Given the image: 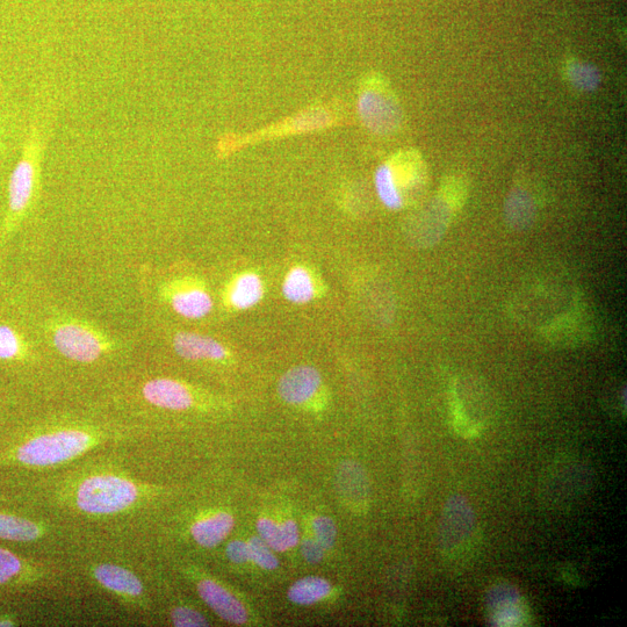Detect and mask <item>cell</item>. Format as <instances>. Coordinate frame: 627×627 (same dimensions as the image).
<instances>
[{
    "instance_id": "cell-1",
    "label": "cell",
    "mask_w": 627,
    "mask_h": 627,
    "mask_svg": "<svg viewBox=\"0 0 627 627\" xmlns=\"http://www.w3.org/2000/svg\"><path fill=\"white\" fill-rule=\"evenodd\" d=\"M146 464L140 443L93 452L36 484L34 502L82 539L142 542L170 495L143 475Z\"/></svg>"
},
{
    "instance_id": "cell-2",
    "label": "cell",
    "mask_w": 627,
    "mask_h": 627,
    "mask_svg": "<svg viewBox=\"0 0 627 627\" xmlns=\"http://www.w3.org/2000/svg\"><path fill=\"white\" fill-rule=\"evenodd\" d=\"M72 576L79 573L135 614L146 616L153 608L147 582L129 562L100 550L96 540L84 538L66 556Z\"/></svg>"
},
{
    "instance_id": "cell-3",
    "label": "cell",
    "mask_w": 627,
    "mask_h": 627,
    "mask_svg": "<svg viewBox=\"0 0 627 627\" xmlns=\"http://www.w3.org/2000/svg\"><path fill=\"white\" fill-rule=\"evenodd\" d=\"M49 336L63 358L81 365L97 364L118 350L112 337L88 322L61 317L53 320Z\"/></svg>"
},
{
    "instance_id": "cell-4",
    "label": "cell",
    "mask_w": 627,
    "mask_h": 627,
    "mask_svg": "<svg viewBox=\"0 0 627 627\" xmlns=\"http://www.w3.org/2000/svg\"><path fill=\"white\" fill-rule=\"evenodd\" d=\"M72 576L66 557L27 559L0 547V589L55 588Z\"/></svg>"
},
{
    "instance_id": "cell-5",
    "label": "cell",
    "mask_w": 627,
    "mask_h": 627,
    "mask_svg": "<svg viewBox=\"0 0 627 627\" xmlns=\"http://www.w3.org/2000/svg\"><path fill=\"white\" fill-rule=\"evenodd\" d=\"M357 111L363 125L377 135H389L398 131L402 122L398 100L391 92L379 86H370L360 92Z\"/></svg>"
},
{
    "instance_id": "cell-6",
    "label": "cell",
    "mask_w": 627,
    "mask_h": 627,
    "mask_svg": "<svg viewBox=\"0 0 627 627\" xmlns=\"http://www.w3.org/2000/svg\"><path fill=\"white\" fill-rule=\"evenodd\" d=\"M39 169L32 151H26L18 162L10 180L9 212H7L2 230V241L17 228L30 208L36 186H38Z\"/></svg>"
},
{
    "instance_id": "cell-7",
    "label": "cell",
    "mask_w": 627,
    "mask_h": 627,
    "mask_svg": "<svg viewBox=\"0 0 627 627\" xmlns=\"http://www.w3.org/2000/svg\"><path fill=\"white\" fill-rule=\"evenodd\" d=\"M477 522L470 504L454 496L446 504L442 520V544L446 556H457L472 544Z\"/></svg>"
},
{
    "instance_id": "cell-8",
    "label": "cell",
    "mask_w": 627,
    "mask_h": 627,
    "mask_svg": "<svg viewBox=\"0 0 627 627\" xmlns=\"http://www.w3.org/2000/svg\"><path fill=\"white\" fill-rule=\"evenodd\" d=\"M163 295L172 309L185 319H203L212 312L213 300L203 286L176 281L164 286Z\"/></svg>"
},
{
    "instance_id": "cell-9",
    "label": "cell",
    "mask_w": 627,
    "mask_h": 627,
    "mask_svg": "<svg viewBox=\"0 0 627 627\" xmlns=\"http://www.w3.org/2000/svg\"><path fill=\"white\" fill-rule=\"evenodd\" d=\"M196 589L201 600L223 621L236 625L247 622V609L220 582L201 575L196 582Z\"/></svg>"
},
{
    "instance_id": "cell-10",
    "label": "cell",
    "mask_w": 627,
    "mask_h": 627,
    "mask_svg": "<svg viewBox=\"0 0 627 627\" xmlns=\"http://www.w3.org/2000/svg\"><path fill=\"white\" fill-rule=\"evenodd\" d=\"M234 517L225 510L206 511L189 525V535L200 549L213 550L228 538L234 529Z\"/></svg>"
},
{
    "instance_id": "cell-11",
    "label": "cell",
    "mask_w": 627,
    "mask_h": 627,
    "mask_svg": "<svg viewBox=\"0 0 627 627\" xmlns=\"http://www.w3.org/2000/svg\"><path fill=\"white\" fill-rule=\"evenodd\" d=\"M321 385L319 371L312 366H297L286 372L279 383L281 399L291 405L311 400Z\"/></svg>"
},
{
    "instance_id": "cell-12",
    "label": "cell",
    "mask_w": 627,
    "mask_h": 627,
    "mask_svg": "<svg viewBox=\"0 0 627 627\" xmlns=\"http://www.w3.org/2000/svg\"><path fill=\"white\" fill-rule=\"evenodd\" d=\"M172 345L180 358L190 362H221L228 357L227 349L219 341L185 331L174 337Z\"/></svg>"
},
{
    "instance_id": "cell-13",
    "label": "cell",
    "mask_w": 627,
    "mask_h": 627,
    "mask_svg": "<svg viewBox=\"0 0 627 627\" xmlns=\"http://www.w3.org/2000/svg\"><path fill=\"white\" fill-rule=\"evenodd\" d=\"M521 597L513 588L499 587L489 596V608L499 625H517L523 621Z\"/></svg>"
},
{
    "instance_id": "cell-14",
    "label": "cell",
    "mask_w": 627,
    "mask_h": 627,
    "mask_svg": "<svg viewBox=\"0 0 627 627\" xmlns=\"http://www.w3.org/2000/svg\"><path fill=\"white\" fill-rule=\"evenodd\" d=\"M257 529L259 537L277 552L290 550L299 542V528L294 521L277 524L269 518H262L257 523Z\"/></svg>"
},
{
    "instance_id": "cell-15",
    "label": "cell",
    "mask_w": 627,
    "mask_h": 627,
    "mask_svg": "<svg viewBox=\"0 0 627 627\" xmlns=\"http://www.w3.org/2000/svg\"><path fill=\"white\" fill-rule=\"evenodd\" d=\"M264 288L261 278L254 273H244L230 288L229 301L237 309H249L262 300Z\"/></svg>"
},
{
    "instance_id": "cell-16",
    "label": "cell",
    "mask_w": 627,
    "mask_h": 627,
    "mask_svg": "<svg viewBox=\"0 0 627 627\" xmlns=\"http://www.w3.org/2000/svg\"><path fill=\"white\" fill-rule=\"evenodd\" d=\"M330 590L331 586L327 580L308 576L294 583L288 592V598L294 604L312 605L327 597Z\"/></svg>"
},
{
    "instance_id": "cell-17",
    "label": "cell",
    "mask_w": 627,
    "mask_h": 627,
    "mask_svg": "<svg viewBox=\"0 0 627 627\" xmlns=\"http://www.w3.org/2000/svg\"><path fill=\"white\" fill-rule=\"evenodd\" d=\"M285 298L292 304H307L314 297V284L307 270L294 268L288 273L283 286Z\"/></svg>"
},
{
    "instance_id": "cell-18",
    "label": "cell",
    "mask_w": 627,
    "mask_h": 627,
    "mask_svg": "<svg viewBox=\"0 0 627 627\" xmlns=\"http://www.w3.org/2000/svg\"><path fill=\"white\" fill-rule=\"evenodd\" d=\"M565 72L567 81L573 88L583 92L595 91L602 81L600 70L588 62H568Z\"/></svg>"
},
{
    "instance_id": "cell-19",
    "label": "cell",
    "mask_w": 627,
    "mask_h": 627,
    "mask_svg": "<svg viewBox=\"0 0 627 627\" xmlns=\"http://www.w3.org/2000/svg\"><path fill=\"white\" fill-rule=\"evenodd\" d=\"M374 186L381 203L392 211H399L406 205L400 192L396 189L392 177L391 165L388 162L379 165L374 174Z\"/></svg>"
},
{
    "instance_id": "cell-20",
    "label": "cell",
    "mask_w": 627,
    "mask_h": 627,
    "mask_svg": "<svg viewBox=\"0 0 627 627\" xmlns=\"http://www.w3.org/2000/svg\"><path fill=\"white\" fill-rule=\"evenodd\" d=\"M536 207L530 194L524 190H514L506 204V214L511 225L529 226L535 216Z\"/></svg>"
},
{
    "instance_id": "cell-21",
    "label": "cell",
    "mask_w": 627,
    "mask_h": 627,
    "mask_svg": "<svg viewBox=\"0 0 627 627\" xmlns=\"http://www.w3.org/2000/svg\"><path fill=\"white\" fill-rule=\"evenodd\" d=\"M30 357V348L23 335L6 324H0V360L16 362Z\"/></svg>"
},
{
    "instance_id": "cell-22",
    "label": "cell",
    "mask_w": 627,
    "mask_h": 627,
    "mask_svg": "<svg viewBox=\"0 0 627 627\" xmlns=\"http://www.w3.org/2000/svg\"><path fill=\"white\" fill-rule=\"evenodd\" d=\"M333 124V114L323 108H313L297 115L287 128L295 133L312 132Z\"/></svg>"
},
{
    "instance_id": "cell-23",
    "label": "cell",
    "mask_w": 627,
    "mask_h": 627,
    "mask_svg": "<svg viewBox=\"0 0 627 627\" xmlns=\"http://www.w3.org/2000/svg\"><path fill=\"white\" fill-rule=\"evenodd\" d=\"M169 618L171 624L176 627H203L211 625L203 612L191 607L190 604L174 605L169 611Z\"/></svg>"
},
{
    "instance_id": "cell-24",
    "label": "cell",
    "mask_w": 627,
    "mask_h": 627,
    "mask_svg": "<svg viewBox=\"0 0 627 627\" xmlns=\"http://www.w3.org/2000/svg\"><path fill=\"white\" fill-rule=\"evenodd\" d=\"M249 552L250 560L254 561L256 565L263 569H276L279 566L278 559L273 554L271 547L264 542L261 537H254L250 539Z\"/></svg>"
},
{
    "instance_id": "cell-25",
    "label": "cell",
    "mask_w": 627,
    "mask_h": 627,
    "mask_svg": "<svg viewBox=\"0 0 627 627\" xmlns=\"http://www.w3.org/2000/svg\"><path fill=\"white\" fill-rule=\"evenodd\" d=\"M314 536L324 550L334 546L336 540V526L328 517H316L313 521Z\"/></svg>"
},
{
    "instance_id": "cell-26",
    "label": "cell",
    "mask_w": 627,
    "mask_h": 627,
    "mask_svg": "<svg viewBox=\"0 0 627 627\" xmlns=\"http://www.w3.org/2000/svg\"><path fill=\"white\" fill-rule=\"evenodd\" d=\"M226 556L233 564H244L250 560L249 545L243 540H232L226 547Z\"/></svg>"
},
{
    "instance_id": "cell-27",
    "label": "cell",
    "mask_w": 627,
    "mask_h": 627,
    "mask_svg": "<svg viewBox=\"0 0 627 627\" xmlns=\"http://www.w3.org/2000/svg\"><path fill=\"white\" fill-rule=\"evenodd\" d=\"M302 556L311 564H316L323 558L324 549L315 539H306L301 546Z\"/></svg>"
},
{
    "instance_id": "cell-28",
    "label": "cell",
    "mask_w": 627,
    "mask_h": 627,
    "mask_svg": "<svg viewBox=\"0 0 627 627\" xmlns=\"http://www.w3.org/2000/svg\"><path fill=\"white\" fill-rule=\"evenodd\" d=\"M18 625L19 623L16 616L10 614L0 615V627H13Z\"/></svg>"
}]
</instances>
